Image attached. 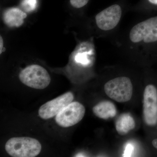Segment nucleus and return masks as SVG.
I'll list each match as a JSON object with an SVG mask.
<instances>
[{
    "label": "nucleus",
    "mask_w": 157,
    "mask_h": 157,
    "mask_svg": "<svg viewBox=\"0 0 157 157\" xmlns=\"http://www.w3.org/2000/svg\"><path fill=\"white\" fill-rule=\"evenodd\" d=\"M93 111L96 116L105 120L114 117L117 113L115 105L112 102L108 101L98 103L93 107Z\"/></svg>",
    "instance_id": "nucleus-10"
},
{
    "label": "nucleus",
    "mask_w": 157,
    "mask_h": 157,
    "mask_svg": "<svg viewBox=\"0 0 157 157\" xmlns=\"http://www.w3.org/2000/svg\"><path fill=\"white\" fill-rule=\"evenodd\" d=\"M89 0H70L71 6L76 9L82 8L86 5Z\"/></svg>",
    "instance_id": "nucleus-14"
},
{
    "label": "nucleus",
    "mask_w": 157,
    "mask_h": 157,
    "mask_svg": "<svg viewBox=\"0 0 157 157\" xmlns=\"http://www.w3.org/2000/svg\"><path fill=\"white\" fill-rule=\"evenodd\" d=\"M122 10L120 6L114 5L104 9L96 15V24L99 29L109 31L115 28L120 21Z\"/></svg>",
    "instance_id": "nucleus-8"
},
{
    "label": "nucleus",
    "mask_w": 157,
    "mask_h": 157,
    "mask_svg": "<svg viewBox=\"0 0 157 157\" xmlns=\"http://www.w3.org/2000/svg\"><path fill=\"white\" fill-rule=\"evenodd\" d=\"M74 99L73 93L69 92L48 101L42 105L39 110L41 118L47 120L56 116L58 114L72 102Z\"/></svg>",
    "instance_id": "nucleus-7"
},
{
    "label": "nucleus",
    "mask_w": 157,
    "mask_h": 157,
    "mask_svg": "<svg viewBox=\"0 0 157 157\" xmlns=\"http://www.w3.org/2000/svg\"><path fill=\"white\" fill-rule=\"evenodd\" d=\"M133 149H134V147H133L132 144H128L127 145L126 147L123 156H131L132 152H133Z\"/></svg>",
    "instance_id": "nucleus-15"
},
{
    "label": "nucleus",
    "mask_w": 157,
    "mask_h": 157,
    "mask_svg": "<svg viewBox=\"0 0 157 157\" xmlns=\"http://www.w3.org/2000/svg\"><path fill=\"white\" fill-rule=\"evenodd\" d=\"M19 78L23 84L36 89H44L51 82L47 70L38 65H31L25 68L20 73Z\"/></svg>",
    "instance_id": "nucleus-2"
},
{
    "label": "nucleus",
    "mask_w": 157,
    "mask_h": 157,
    "mask_svg": "<svg viewBox=\"0 0 157 157\" xmlns=\"http://www.w3.org/2000/svg\"><path fill=\"white\" fill-rule=\"evenodd\" d=\"M148 1L151 4L157 5V0H148Z\"/></svg>",
    "instance_id": "nucleus-18"
},
{
    "label": "nucleus",
    "mask_w": 157,
    "mask_h": 157,
    "mask_svg": "<svg viewBox=\"0 0 157 157\" xmlns=\"http://www.w3.org/2000/svg\"><path fill=\"white\" fill-rule=\"evenodd\" d=\"M85 112L82 104L78 102H71L56 116V121L63 128L73 126L82 119Z\"/></svg>",
    "instance_id": "nucleus-5"
},
{
    "label": "nucleus",
    "mask_w": 157,
    "mask_h": 157,
    "mask_svg": "<svg viewBox=\"0 0 157 157\" xmlns=\"http://www.w3.org/2000/svg\"><path fill=\"white\" fill-rule=\"evenodd\" d=\"M152 144L154 147L157 149V138H155V139H154V140H152Z\"/></svg>",
    "instance_id": "nucleus-17"
},
{
    "label": "nucleus",
    "mask_w": 157,
    "mask_h": 157,
    "mask_svg": "<svg viewBox=\"0 0 157 157\" xmlns=\"http://www.w3.org/2000/svg\"><path fill=\"white\" fill-rule=\"evenodd\" d=\"M5 148L11 156L35 157L40 153L42 145L39 140L32 137H12L6 142Z\"/></svg>",
    "instance_id": "nucleus-1"
},
{
    "label": "nucleus",
    "mask_w": 157,
    "mask_h": 157,
    "mask_svg": "<svg viewBox=\"0 0 157 157\" xmlns=\"http://www.w3.org/2000/svg\"><path fill=\"white\" fill-rule=\"evenodd\" d=\"M143 116L147 125L157 124V88L155 85L147 86L144 92Z\"/></svg>",
    "instance_id": "nucleus-6"
},
{
    "label": "nucleus",
    "mask_w": 157,
    "mask_h": 157,
    "mask_svg": "<svg viewBox=\"0 0 157 157\" xmlns=\"http://www.w3.org/2000/svg\"><path fill=\"white\" fill-rule=\"evenodd\" d=\"M115 126L116 129L120 135H126L135 128V121L129 113H123L118 118L116 122Z\"/></svg>",
    "instance_id": "nucleus-11"
},
{
    "label": "nucleus",
    "mask_w": 157,
    "mask_h": 157,
    "mask_svg": "<svg viewBox=\"0 0 157 157\" xmlns=\"http://www.w3.org/2000/svg\"><path fill=\"white\" fill-rule=\"evenodd\" d=\"M88 54L85 52L77 53L75 56V61L83 66H88L90 63Z\"/></svg>",
    "instance_id": "nucleus-12"
},
{
    "label": "nucleus",
    "mask_w": 157,
    "mask_h": 157,
    "mask_svg": "<svg viewBox=\"0 0 157 157\" xmlns=\"http://www.w3.org/2000/svg\"><path fill=\"white\" fill-rule=\"evenodd\" d=\"M3 46H4V42L3 38L2 36H0V54H2L3 52Z\"/></svg>",
    "instance_id": "nucleus-16"
},
{
    "label": "nucleus",
    "mask_w": 157,
    "mask_h": 157,
    "mask_svg": "<svg viewBox=\"0 0 157 157\" xmlns=\"http://www.w3.org/2000/svg\"><path fill=\"white\" fill-rule=\"evenodd\" d=\"M104 91L109 98L119 103L131 100L133 94V85L131 79L125 76L117 77L104 85Z\"/></svg>",
    "instance_id": "nucleus-3"
},
{
    "label": "nucleus",
    "mask_w": 157,
    "mask_h": 157,
    "mask_svg": "<svg viewBox=\"0 0 157 157\" xmlns=\"http://www.w3.org/2000/svg\"><path fill=\"white\" fill-rule=\"evenodd\" d=\"M130 40L134 43H151L157 41V16L141 21L132 28Z\"/></svg>",
    "instance_id": "nucleus-4"
},
{
    "label": "nucleus",
    "mask_w": 157,
    "mask_h": 157,
    "mask_svg": "<svg viewBox=\"0 0 157 157\" xmlns=\"http://www.w3.org/2000/svg\"><path fill=\"white\" fill-rule=\"evenodd\" d=\"M27 14L18 8H13L5 11L3 16L4 22L10 27H19L23 24Z\"/></svg>",
    "instance_id": "nucleus-9"
},
{
    "label": "nucleus",
    "mask_w": 157,
    "mask_h": 157,
    "mask_svg": "<svg viewBox=\"0 0 157 157\" xmlns=\"http://www.w3.org/2000/svg\"><path fill=\"white\" fill-rule=\"evenodd\" d=\"M36 0H24L22 7L26 11L29 12L33 11L36 7Z\"/></svg>",
    "instance_id": "nucleus-13"
}]
</instances>
